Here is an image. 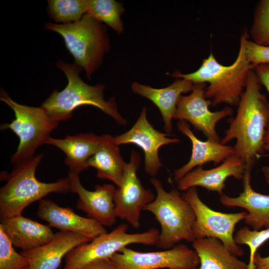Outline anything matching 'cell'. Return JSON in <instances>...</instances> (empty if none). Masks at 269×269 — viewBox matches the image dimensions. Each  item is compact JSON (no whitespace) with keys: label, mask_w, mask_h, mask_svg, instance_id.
I'll return each instance as SVG.
<instances>
[{"label":"cell","mask_w":269,"mask_h":269,"mask_svg":"<svg viewBox=\"0 0 269 269\" xmlns=\"http://www.w3.org/2000/svg\"><path fill=\"white\" fill-rule=\"evenodd\" d=\"M127 163L121 155L114 137L108 134L100 136L98 146L88 161L89 167L96 169L98 178L108 180L117 187L121 183Z\"/></svg>","instance_id":"cell-23"},{"label":"cell","mask_w":269,"mask_h":269,"mask_svg":"<svg viewBox=\"0 0 269 269\" xmlns=\"http://www.w3.org/2000/svg\"><path fill=\"white\" fill-rule=\"evenodd\" d=\"M92 240L73 233L60 231L47 244L20 254L28 259L29 269H57L70 251Z\"/></svg>","instance_id":"cell-19"},{"label":"cell","mask_w":269,"mask_h":269,"mask_svg":"<svg viewBox=\"0 0 269 269\" xmlns=\"http://www.w3.org/2000/svg\"><path fill=\"white\" fill-rule=\"evenodd\" d=\"M146 111V107H144L134 126L127 132L114 137V141L118 145L132 143L140 147L144 153L145 171L153 177L162 165L158 155L159 148L180 140L155 130L147 119Z\"/></svg>","instance_id":"cell-13"},{"label":"cell","mask_w":269,"mask_h":269,"mask_svg":"<svg viewBox=\"0 0 269 269\" xmlns=\"http://www.w3.org/2000/svg\"><path fill=\"white\" fill-rule=\"evenodd\" d=\"M252 169L246 168L243 178V191L237 197L223 193L220 195V203L227 207H240L246 210L245 223L254 230L269 227V195L255 191L251 183Z\"/></svg>","instance_id":"cell-17"},{"label":"cell","mask_w":269,"mask_h":269,"mask_svg":"<svg viewBox=\"0 0 269 269\" xmlns=\"http://www.w3.org/2000/svg\"><path fill=\"white\" fill-rule=\"evenodd\" d=\"M128 228L127 224H121L110 233L102 234L90 242L75 248L65 257L63 269H78L93 261L111 258L131 244L156 245L159 235L157 229L131 234L127 232Z\"/></svg>","instance_id":"cell-8"},{"label":"cell","mask_w":269,"mask_h":269,"mask_svg":"<svg viewBox=\"0 0 269 269\" xmlns=\"http://www.w3.org/2000/svg\"><path fill=\"white\" fill-rule=\"evenodd\" d=\"M192 247L200 260L197 269H248V265L238 259L218 239H196Z\"/></svg>","instance_id":"cell-24"},{"label":"cell","mask_w":269,"mask_h":269,"mask_svg":"<svg viewBox=\"0 0 269 269\" xmlns=\"http://www.w3.org/2000/svg\"><path fill=\"white\" fill-rule=\"evenodd\" d=\"M0 228L13 247L22 251L47 244L55 234L49 225L42 224L22 215L0 219Z\"/></svg>","instance_id":"cell-20"},{"label":"cell","mask_w":269,"mask_h":269,"mask_svg":"<svg viewBox=\"0 0 269 269\" xmlns=\"http://www.w3.org/2000/svg\"><path fill=\"white\" fill-rule=\"evenodd\" d=\"M254 71L260 83L265 86L269 94V64L257 65Z\"/></svg>","instance_id":"cell-32"},{"label":"cell","mask_w":269,"mask_h":269,"mask_svg":"<svg viewBox=\"0 0 269 269\" xmlns=\"http://www.w3.org/2000/svg\"><path fill=\"white\" fill-rule=\"evenodd\" d=\"M37 216L62 232H68L93 239L107 232L96 220L82 217L70 207H63L54 202L42 199L39 201Z\"/></svg>","instance_id":"cell-15"},{"label":"cell","mask_w":269,"mask_h":269,"mask_svg":"<svg viewBox=\"0 0 269 269\" xmlns=\"http://www.w3.org/2000/svg\"><path fill=\"white\" fill-rule=\"evenodd\" d=\"M56 65L66 75L68 84L62 91H53L41 105L53 120L59 123L67 121L76 109L88 105L100 109L119 125L127 124L118 111L115 98L104 99V85L91 86L84 82L80 77L83 69L75 63L58 61Z\"/></svg>","instance_id":"cell-3"},{"label":"cell","mask_w":269,"mask_h":269,"mask_svg":"<svg viewBox=\"0 0 269 269\" xmlns=\"http://www.w3.org/2000/svg\"><path fill=\"white\" fill-rule=\"evenodd\" d=\"M71 192L77 194V207L103 226L112 227L116 222L114 196L116 187L111 184L97 185L90 191L82 185L79 175L69 171Z\"/></svg>","instance_id":"cell-14"},{"label":"cell","mask_w":269,"mask_h":269,"mask_svg":"<svg viewBox=\"0 0 269 269\" xmlns=\"http://www.w3.org/2000/svg\"><path fill=\"white\" fill-rule=\"evenodd\" d=\"M23 269H29V267L28 266V267L25 268Z\"/></svg>","instance_id":"cell-36"},{"label":"cell","mask_w":269,"mask_h":269,"mask_svg":"<svg viewBox=\"0 0 269 269\" xmlns=\"http://www.w3.org/2000/svg\"><path fill=\"white\" fill-rule=\"evenodd\" d=\"M261 171L265 181L269 186V165H265L261 168Z\"/></svg>","instance_id":"cell-34"},{"label":"cell","mask_w":269,"mask_h":269,"mask_svg":"<svg viewBox=\"0 0 269 269\" xmlns=\"http://www.w3.org/2000/svg\"><path fill=\"white\" fill-rule=\"evenodd\" d=\"M47 12L56 23L76 22L87 13V0H49Z\"/></svg>","instance_id":"cell-26"},{"label":"cell","mask_w":269,"mask_h":269,"mask_svg":"<svg viewBox=\"0 0 269 269\" xmlns=\"http://www.w3.org/2000/svg\"><path fill=\"white\" fill-rule=\"evenodd\" d=\"M236 243L238 245H247L250 249V258L248 269H255L254 259L257 250L269 240V227L261 230H251L244 227L238 230L234 236Z\"/></svg>","instance_id":"cell-27"},{"label":"cell","mask_w":269,"mask_h":269,"mask_svg":"<svg viewBox=\"0 0 269 269\" xmlns=\"http://www.w3.org/2000/svg\"><path fill=\"white\" fill-rule=\"evenodd\" d=\"M194 86L191 81L181 79L161 89L134 82L131 89L134 94L148 99L158 108L164 122V129L169 134L172 131V120L180 97L182 94L191 91Z\"/></svg>","instance_id":"cell-21"},{"label":"cell","mask_w":269,"mask_h":269,"mask_svg":"<svg viewBox=\"0 0 269 269\" xmlns=\"http://www.w3.org/2000/svg\"><path fill=\"white\" fill-rule=\"evenodd\" d=\"M264 150L269 151V125L267 128L264 140Z\"/></svg>","instance_id":"cell-35"},{"label":"cell","mask_w":269,"mask_h":269,"mask_svg":"<svg viewBox=\"0 0 269 269\" xmlns=\"http://www.w3.org/2000/svg\"><path fill=\"white\" fill-rule=\"evenodd\" d=\"M78 269H117L110 258L93 261Z\"/></svg>","instance_id":"cell-31"},{"label":"cell","mask_w":269,"mask_h":269,"mask_svg":"<svg viewBox=\"0 0 269 269\" xmlns=\"http://www.w3.org/2000/svg\"><path fill=\"white\" fill-rule=\"evenodd\" d=\"M110 259L117 269H197L200 265L196 251L183 244L150 252H137L127 247Z\"/></svg>","instance_id":"cell-10"},{"label":"cell","mask_w":269,"mask_h":269,"mask_svg":"<svg viewBox=\"0 0 269 269\" xmlns=\"http://www.w3.org/2000/svg\"><path fill=\"white\" fill-rule=\"evenodd\" d=\"M28 259L16 253L13 246L0 228V269H23L29 266Z\"/></svg>","instance_id":"cell-29"},{"label":"cell","mask_w":269,"mask_h":269,"mask_svg":"<svg viewBox=\"0 0 269 269\" xmlns=\"http://www.w3.org/2000/svg\"><path fill=\"white\" fill-rule=\"evenodd\" d=\"M254 68L246 56L244 41L241 37L239 52L231 65H222L211 53L196 71L182 74L177 71L173 76L189 80L194 84L208 82L209 86L205 89V96L212 106L222 103L238 106L245 90L249 72Z\"/></svg>","instance_id":"cell-2"},{"label":"cell","mask_w":269,"mask_h":269,"mask_svg":"<svg viewBox=\"0 0 269 269\" xmlns=\"http://www.w3.org/2000/svg\"><path fill=\"white\" fill-rule=\"evenodd\" d=\"M124 11L122 4L114 0H87L86 14L105 23L118 33L124 30L121 18Z\"/></svg>","instance_id":"cell-25"},{"label":"cell","mask_w":269,"mask_h":269,"mask_svg":"<svg viewBox=\"0 0 269 269\" xmlns=\"http://www.w3.org/2000/svg\"><path fill=\"white\" fill-rule=\"evenodd\" d=\"M43 156V153L36 154L14 166L11 172L6 174V183L0 190V219L21 215L28 206L50 193L71 192L68 177L50 183L36 178V170Z\"/></svg>","instance_id":"cell-4"},{"label":"cell","mask_w":269,"mask_h":269,"mask_svg":"<svg viewBox=\"0 0 269 269\" xmlns=\"http://www.w3.org/2000/svg\"><path fill=\"white\" fill-rule=\"evenodd\" d=\"M100 136L93 133H81L67 135L63 138L50 137L46 144L55 146L65 154V163L69 171L79 174L88 169V161L94 153Z\"/></svg>","instance_id":"cell-22"},{"label":"cell","mask_w":269,"mask_h":269,"mask_svg":"<svg viewBox=\"0 0 269 269\" xmlns=\"http://www.w3.org/2000/svg\"><path fill=\"white\" fill-rule=\"evenodd\" d=\"M254 264L255 269H269V256L263 257L259 253H256Z\"/></svg>","instance_id":"cell-33"},{"label":"cell","mask_w":269,"mask_h":269,"mask_svg":"<svg viewBox=\"0 0 269 269\" xmlns=\"http://www.w3.org/2000/svg\"><path fill=\"white\" fill-rule=\"evenodd\" d=\"M241 37L244 41L246 56L254 67L259 65L269 64V46L259 45L248 40L246 32Z\"/></svg>","instance_id":"cell-30"},{"label":"cell","mask_w":269,"mask_h":269,"mask_svg":"<svg viewBox=\"0 0 269 269\" xmlns=\"http://www.w3.org/2000/svg\"><path fill=\"white\" fill-rule=\"evenodd\" d=\"M140 164L139 154L133 150L130 161L125 168L121 183L117 188L114 196L117 218L125 220L135 229L140 227L141 211L155 198L150 189L142 185L137 176Z\"/></svg>","instance_id":"cell-11"},{"label":"cell","mask_w":269,"mask_h":269,"mask_svg":"<svg viewBox=\"0 0 269 269\" xmlns=\"http://www.w3.org/2000/svg\"><path fill=\"white\" fill-rule=\"evenodd\" d=\"M0 100L14 113V119L10 123L2 124L0 129H9L19 138L16 150L10 159V163L15 166L35 155L36 149L46 144L59 123L53 120L41 106L18 104L3 89L0 90Z\"/></svg>","instance_id":"cell-7"},{"label":"cell","mask_w":269,"mask_h":269,"mask_svg":"<svg viewBox=\"0 0 269 269\" xmlns=\"http://www.w3.org/2000/svg\"><path fill=\"white\" fill-rule=\"evenodd\" d=\"M182 197L190 205L195 216L192 233L194 240L214 238L222 243L237 257L244 254V250L235 242L236 225L245 218L247 212L225 213L212 210L200 199L196 187L184 192Z\"/></svg>","instance_id":"cell-9"},{"label":"cell","mask_w":269,"mask_h":269,"mask_svg":"<svg viewBox=\"0 0 269 269\" xmlns=\"http://www.w3.org/2000/svg\"><path fill=\"white\" fill-rule=\"evenodd\" d=\"M177 128L190 140L192 153L188 162L174 171L173 180L176 182L194 168L202 167L204 164L211 162L217 165L234 153L233 146L209 139L206 141L198 139L185 121H180Z\"/></svg>","instance_id":"cell-18"},{"label":"cell","mask_w":269,"mask_h":269,"mask_svg":"<svg viewBox=\"0 0 269 269\" xmlns=\"http://www.w3.org/2000/svg\"><path fill=\"white\" fill-rule=\"evenodd\" d=\"M235 117L220 140L223 144L235 139L234 154L241 159L247 168H253L264 152V140L269 125V103L261 92L254 71L249 73Z\"/></svg>","instance_id":"cell-1"},{"label":"cell","mask_w":269,"mask_h":269,"mask_svg":"<svg viewBox=\"0 0 269 269\" xmlns=\"http://www.w3.org/2000/svg\"><path fill=\"white\" fill-rule=\"evenodd\" d=\"M150 181L156 196L143 210L151 213L160 225L157 247L168 250L183 240L192 243L195 216L190 205L177 190L167 192L159 179L152 178Z\"/></svg>","instance_id":"cell-6"},{"label":"cell","mask_w":269,"mask_h":269,"mask_svg":"<svg viewBox=\"0 0 269 269\" xmlns=\"http://www.w3.org/2000/svg\"><path fill=\"white\" fill-rule=\"evenodd\" d=\"M205 84H194L189 95L180 97L173 119L187 121L208 139L220 141L216 132V125L221 120L232 116L233 110L226 107L219 111L211 112V102L205 96Z\"/></svg>","instance_id":"cell-12"},{"label":"cell","mask_w":269,"mask_h":269,"mask_svg":"<svg viewBox=\"0 0 269 269\" xmlns=\"http://www.w3.org/2000/svg\"><path fill=\"white\" fill-rule=\"evenodd\" d=\"M45 29L63 38L75 63L85 71L89 79L101 65L110 43L106 26L88 14L79 20L68 24L46 23Z\"/></svg>","instance_id":"cell-5"},{"label":"cell","mask_w":269,"mask_h":269,"mask_svg":"<svg viewBox=\"0 0 269 269\" xmlns=\"http://www.w3.org/2000/svg\"><path fill=\"white\" fill-rule=\"evenodd\" d=\"M253 41L269 46V0H262L257 5L251 30Z\"/></svg>","instance_id":"cell-28"},{"label":"cell","mask_w":269,"mask_h":269,"mask_svg":"<svg viewBox=\"0 0 269 269\" xmlns=\"http://www.w3.org/2000/svg\"><path fill=\"white\" fill-rule=\"evenodd\" d=\"M246 168L243 160L233 154L214 168L204 169L202 167H197L192 170L177 182L178 188L185 191L190 188L199 186L221 195L225 188L226 179L229 177L243 179Z\"/></svg>","instance_id":"cell-16"}]
</instances>
